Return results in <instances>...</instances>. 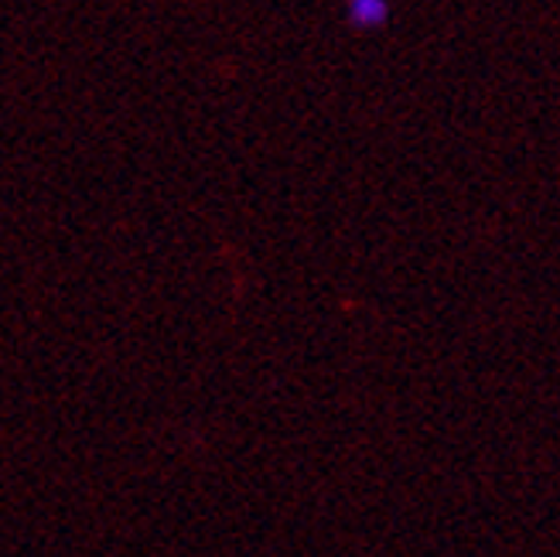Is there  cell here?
Instances as JSON below:
<instances>
[{"label": "cell", "mask_w": 560, "mask_h": 557, "mask_svg": "<svg viewBox=\"0 0 560 557\" xmlns=\"http://www.w3.org/2000/svg\"><path fill=\"white\" fill-rule=\"evenodd\" d=\"M346 21L355 32H380L389 21V0H346Z\"/></svg>", "instance_id": "1"}]
</instances>
